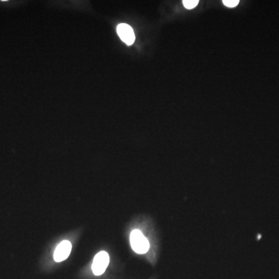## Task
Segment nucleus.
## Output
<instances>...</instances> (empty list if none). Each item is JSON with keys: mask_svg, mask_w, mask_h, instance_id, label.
I'll use <instances>...</instances> for the list:
<instances>
[{"mask_svg": "<svg viewBox=\"0 0 279 279\" xmlns=\"http://www.w3.org/2000/svg\"><path fill=\"white\" fill-rule=\"evenodd\" d=\"M72 243L69 240H63L54 251V259L56 262H61L69 258L72 252Z\"/></svg>", "mask_w": 279, "mask_h": 279, "instance_id": "7ed1b4c3", "label": "nucleus"}, {"mask_svg": "<svg viewBox=\"0 0 279 279\" xmlns=\"http://www.w3.org/2000/svg\"><path fill=\"white\" fill-rule=\"evenodd\" d=\"M118 35L119 38L128 45H131L134 44L135 41V35L131 26L126 23H120L118 25L117 29Z\"/></svg>", "mask_w": 279, "mask_h": 279, "instance_id": "20e7f679", "label": "nucleus"}, {"mask_svg": "<svg viewBox=\"0 0 279 279\" xmlns=\"http://www.w3.org/2000/svg\"><path fill=\"white\" fill-rule=\"evenodd\" d=\"M109 263H110V256L107 252H99L93 260L92 265H91L92 272L95 275H102L107 268Z\"/></svg>", "mask_w": 279, "mask_h": 279, "instance_id": "f03ea898", "label": "nucleus"}, {"mask_svg": "<svg viewBox=\"0 0 279 279\" xmlns=\"http://www.w3.org/2000/svg\"><path fill=\"white\" fill-rule=\"evenodd\" d=\"M130 240H131L132 249L136 253L142 255V254H145L148 252L150 243H149L148 240L143 235L141 230H133L131 232Z\"/></svg>", "mask_w": 279, "mask_h": 279, "instance_id": "f257e3e1", "label": "nucleus"}, {"mask_svg": "<svg viewBox=\"0 0 279 279\" xmlns=\"http://www.w3.org/2000/svg\"><path fill=\"white\" fill-rule=\"evenodd\" d=\"M199 0H184L183 5L188 10H192L195 8L199 4Z\"/></svg>", "mask_w": 279, "mask_h": 279, "instance_id": "39448f33", "label": "nucleus"}, {"mask_svg": "<svg viewBox=\"0 0 279 279\" xmlns=\"http://www.w3.org/2000/svg\"><path fill=\"white\" fill-rule=\"evenodd\" d=\"M223 4L227 7H230V8H233V7H237L239 4V0H224L223 1Z\"/></svg>", "mask_w": 279, "mask_h": 279, "instance_id": "423d86ee", "label": "nucleus"}]
</instances>
